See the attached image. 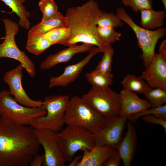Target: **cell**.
<instances>
[{
    "instance_id": "1",
    "label": "cell",
    "mask_w": 166,
    "mask_h": 166,
    "mask_svg": "<svg viewBox=\"0 0 166 166\" xmlns=\"http://www.w3.org/2000/svg\"><path fill=\"white\" fill-rule=\"evenodd\" d=\"M40 144L30 126L0 118V166H27Z\"/></svg>"
},
{
    "instance_id": "2",
    "label": "cell",
    "mask_w": 166,
    "mask_h": 166,
    "mask_svg": "<svg viewBox=\"0 0 166 166\" xmlns=\"http://www.w3.org/2000/svg\"><path fill=\"white\" fill-rule=\"evenodd\" d=\"M101 11L94 0L68 8L65 17L71 35L65 46H73L79 42L90 44L99 47L103 53L112 48L111 45L103 41L97 32L96 22Z\"/></svg>"
},
{
    "instance_id": "3",
    "label": "cell",
    "mask_w": 166,
    "mask_h": 166,
    "mask_svg": "<svg viewBox=\"0 0 166 166\" xmlns=\"http://www.w3.org/2000/svg\"><path fill=\"white\" fill-rule=\"evenodd\" d=\"M116 14L122 21L126 23L134 32L137 39V45L141 50L140 58L145 68L150 63L155 55V49L158 40L166 34V29L161 27L155 30H149L137 25L127 13L125 9L119 7Z\"/></svg>"
},
{
    "instance_id": "4",
    "label": "cell",
    "mask_w": 166,
    "mask_h": 166,
    "mask_svg": "<svg viewBox=\"0 0 166 166\" xmlns=\"http://www.w3.org/2000/svg\"><path fill=\"white\" fill-rule=\"evenodd\" d=\"M69 99L68 95L46 96L41 106L46 110L45 115L36 118L30 126L34 129L60 131L65 124V113Z\"/></svg>"
},
{
    "instance_id": "5",
    "label": "cell",
    "mask_w": 166,
    "mask_h": 166,
    "mask_svg": "<svg viewBox=\"0 0 166 166\" xmlns=\"http://www.w3.org/2000/svg\"><path fill=\"white\" fill-rule=\"evenodd\" d=\"M104 118L82 98L69 99L64 116L65 124L84 128L93 133Z\"/></svg>"
},
{
    "instance_id": "6",
    "label": "cell",
    "mask_w": 166,
    "mask_h": 166,
    "mask_svg": "<svg viewBox=\"0 0 166 166\" xmlns=\"http://www.w3.org/2000/svg\"><path fill=\"white\" fill-rule=\"evenodd\" d=\"M42 106L30 108L22 105L15 100L9 90L0 92V116L19 124L28 126L36 118L45 115Z\"/></svg>"
},
{
    "instance_id": "7",
    "label": "cell",
    "mask_w": 166,
    "mask_h": 166,
    "mask_svg": "<svg viewBox=\"0 0 166 166\" xmlns=\"http://www.w3.org/2000/svg\"><path fill=\"white\" fill-rule=\"evenodd\" d=\"M81 98L104 118L119 116L121 108L120 93L109 87L92 86Z\"/></svg>"
},
{
    "instance_id": "8",
    "label": "cell",
    "mask_w": 166,
    "mask_h": 166,
    "mask_svg": "<svg viewBox=\"0 0 166 166\" xmlns=\"http://www.w3.org/2000/svg\"><path fill=\"white\" fill-rule=\"evenodd\" d=\"M62 146L66 160L70 162L79 150H90L96 145L93 133L78 126L67 125L57 132Z\"/></svg>"
},
{
    "instance_id": "9",
    "label": "cell",
    "mask_w": 166,
    "mask_h": 166,
    "mask_svg": "<svg viewBox=\"0 0 166 166\" xmlns=\"http://www.w3.org/2000/svg\"><path fill=\"white\" fill-rule=\"evenodd\" d=\"M2 21L5 26V36L3 42L0 43V59L9 58L19 61L28 75L34 77L36 74L34 64L24 52L20 50L15 42V36L19 29L18 24L7 18L3 19Z\"/></svg>"
},
{
    "instance_id": "10",
    "label": "cell",
    "mask_w": 166,
    "mask_h": 166,
    "mask_svg": "<svg viewBox=\"0 0 166 166\" xmlns=\"http://www.w3.org/2000/svg\"><path fill=\"white\" fill-rule=\"evenodd\" d=\"M35 135L44 150V166H64L66 161L57 132L46 129H34Z\"/></svg>"
},
{
    "instance_id": "11",
    "label": "cell",
    "mask_w": 166,
    "mask_h": 166,
    "mask_svg": "<svg viewBox=\"0 0 166 166\" xmlns=\"http://www.w3.org/2000/svg\"><path fill=\"white\" fill-rule=\"evenodd\" d=\"M128 117L104 118L93 133L96 145L111 146L116 149L121 139Z\"/></svg>"
},
{
    "instance_id": "12",
    "label": "cell",
    "mask_w": 166,
    "mask_h": 166,
    "mask_svg": "<svg viewBox=\"0 0 166 166\" xmlns=\"http://www.w3.org/2000/svg\"><path fill=\"white\" fill-rule=\"evenodd\" d=\"M23 69V65L20 63L15 68L7 71L3 77V81L9 86L10 93L18 103L28 107H41L42 101L30 98L22 87V81Z\"/></svg>"
},
{
    "instance_id": "13",
    "label": "cell",
    "mask_w": 166,
    "mask_h": 166,
    "mask_svg": "<svg viewBox=\"0 0 166 166\" xmlns=\"http://www.w3.org/2000/svg\"><path fill=\"white\" fill-rule=\"evenodd\" d=\"M100 52H102L101 50L99 47L94 46L83 59L75 64L66 66L63 72L60 75L51 77L49 81V88L55 86L65 87L74 81L92 57Z\"/></svg>"
},
{
    "instance_id": "14",
    "label": "cell",
    "mask_w": 166,
    "mask_h": 166,
    "mask_svg": "<svg viewBox=\"0 0 166 166\" xmlns=\"http://www.w3.org/2000/svg\"><path fill=\"white\" fill-rule=\"evenodd\" d=\"M140 76L151 87L166 90V61L156 54Z\"/></svg>"
},
{
    "instance_id": "15",
    "label": "cell",
    "mask_w": 166,
    "mask_h": 166,
    "mask_svg": "<svg viewBox=\"0 0 166 166\" xmlns=\"http://www.w3.org/2000/svg\"><path fill=\"white\" fill-rule=\"evenodd\" d=\"M94 47L93 45L86 43L68 47L48 55L41 63L40 67L43 70L50 69L59 63L69 62L77 54L89 52Z\"/></svg>"
},
{
    "instance_id": "16",
    "label": "cell",
    "mask_w": 166,
    "mask_h": 166,
    "mask_svg": "<svg viewBox=\"0 0 166 166\" xmlns=\"http://www.w3.org/2000/svg\"><path fill=\"white\" fill-rule=\"evenodd\" d=\"M119 93L121 99L120 116L128 117L151 107L148 101L140 98L135 92L123 89Z\"/></svg>"
},
{
    "instance_id": "17",
    "label": "cell",
    "mask_w": 166,
    "mask_h": 166,
    "mask_svg": "<svg viewBox=\"0 0 166 166\" xmlns=\"http://www.w3.org/2000/svg\"><path fill=\"white\" fill-rule=\"evenodd\" d=\"M127 130L124 136L116 148L124 166H131L137 144L136 132L135 126L129 121L127 123Z\"/></svg>"
},
{
    "instance_id": "18",
    "label": "cell",
    "mask_w": 166,
    "mask_h": 166,
    "mask_svg": "<svg viewBox=\"0 0 166 166\" xmlns=\"http://www.w3.org/2000/svg\"><path fill=\"white\" fill-rule=\"evenodd\" d=\"M81 160L76 166H102L104 162L117 150L109 145H96L92 149H83Z\"/></svg>"
},
{
    "instance_id": "19",
    "label": "cell",
    "mask_w": 166,
    "mask_h": 166,
    "mask_svg": "<svg viewBox=\"0 0 166 166\" xmlns=\"http://www.w3.org/2000/svg\"><path fill=\"white\" fill-rule=\"evenodd\" d=\"M140 12L141 27L151 30L162 27L166 16L165 10L156 11L152 8L144 10Z\"/></svg>"
},
{
    "instance_id": "20",
    "label": "cell",
    "mask_w": 166,
    "mask_h": 166,
    "mask_svg": "<svg viewBox=\"0 0 166 166\" xmlns=\"http://www.w3.org/2000/svg\"><path fill=\"white\" fill-rule=\"evenodd\" d=\"M65 16L61 13H58L54 16L45 21H42L33 26L28 33L43 35L56 28L67 26Z\"/></svg>"
},
{
    "instance_id": "21",
    "label": "cell",
    "mask_w": 166,
    "mask_h": 166,
    "mask_svg": "<svg viewBox=\"0 0 166 166\" xmlns=\"http://www.w3.org/2000/svg\"><path fill=\"white\" fill-rule=\"evenodd\" d=\"M2 1L12 10V12L17 14L19 17V24L22 27L26 29L30 28V22L28 18L30 13L23 5L25 0H0Z\"/></svg>"
},
{
    "instance_id": "22",
    "label": "cell",
    "mask_w": 166,
    "mask_h": 166,
    "mask_svg": "<svg viewBox=\"0 0 166 166\" xmlns=\"http://www.w3.org/2000/svg\"><path fill=\"white\" fill-rule=\"evenodd\" d=\"M52 45L51 42L42 35L28 34L26 49L33 54L38 55Z\"/></svg>"
},
{
    "instance_id": "23",
    "label": "cell",
    "mask_w": 166,
    "mask_h": 166,
    "mask_svg": "<svg viewBox=\"0 0 166 166\" xmlns=\"http://www.w3.org/2000/svg\"><path fill=\"white\" fill-rule=\"evenodd\" d=\"M121 84L124 89L143 94L150 87L140 76L136 77L131 74L127 75L121 81Z\"/></svg>"
},
{
    "instance_id": "24",
    "label": "cell",
    "mask_w": 166,
    "mask_h": 166,
    "mask_svg": "<svg viewBox=\"0 0 166 166\" xmlns=\"http://www.w3.org/2000/svg\"><path fill=\"white\" fill-rule=\"evenodd\" d=\"M85 77L92 86L101 88L109 87L113 82V75L111 73H103L94 70L85 74Z\"/></svg>"
},
{
    "instance_id": "25",
    "label": "cell",
    "mask_w": 166,
    "mask_h": 166,
    "mask_svg": "<svg viewBox=\"0 0 166 166\" xmlns=\"http://www.w3.org/2000/svg\"><path fill=\"white\" fill-rule=\"evenodd\" d=\"M53 45L61 44L64 45L69 39L71 31L67 26L54 29L42 35Z\"/></svg>"
},
{
    "instance_id": "26",
    "label": "cell",
    "mask_w": 166,
    "mask_h": 166,
    "mask_svg": "<svg viewBox=\"0 0 166 166\" xmlns=\"http://www.w3.org/2000/svg\"><path fill=\"white\" fill-rule=\"evenodd\" d=\"M143 94L152 107H160L166 102V90L162 89L150 87Z\"/></svg>"
},
{
    "instance_id": "27",
    "label": "cell",
    "mask_w": 166,
    "mask_h": 166,
    "mask_svg": "<svg viewBox=\"0 0 166 166\" xmlns=\"http://www.w3.org/2000/svg\"><path fill=\"white\" fill-rule=\"evenodd\" d=\"M97 26L110 27L114 28L123 26L124 23L114 13L101 11L97 20Z\"/></svg>"
},
{
    "instance_id": "28",
    "label": "cell",
    "mask_w": 166,
    "mask_h": 166,
    "mask_svg": "<svg viewBox=\"0 0 166 166\" xmlns=\"http://www.w3.org/2000/svg\"><path fill=\"white\" fill-rule=\"evenodd\" d=\"M98 35L105 43L111 44L119 41L121 36V33L116 31L114 28L110 27L97 26Z\"/></svg>"
},
{
    "instance_id": "29",
    "label": "cell",
    "mask_w": 166,
    "mask_h": 166,
    "mask_svg": "<svg viewBox=\"0 0 166 166\" xmlns=\"http://www.w3.org/2000/svg\"><path fill=\"white\" fill-rule=\"evenodd\" d=\"M148 114L153 115L156 117L166 120V105H162L156 108L151 107L143 111L128 117L127 119L131 122L136 123L140 117Z\"/></svg>"
},
{
    "instance_id": "30",
    "label": "cell",
    "mask_w": 166,
    "mask_h": 166,
    "mask_svg": "<svg viewBox=\"0 0 166 166\" xmlns=\"http://www.w3.org/2000/svg\"><path fill=\"white\" fill-rule=\"evenodd\" d=\"M38 6L43 14L42 21L54 16L58 12V6L54 0H40Z\"/></svg>"
},
{
    "instance_id": "31",
    "label": "cell",
    "mask_w": 166,
    "mask_h": 166,
    "mask_svg": "<svg viewBox=\"0 0 166 166\" xmlns=\"http://www.w3.org/2000/svg\"><path fill=\"white\" fill-rule=\"evenodd\" d=\"M114 50L112 48L103 53L102 57L94 70L103 73H111Z\"/></svg>"
},
{
    "instance_id": "32",
    "label": "cell",
    "mask_w": 166,
    "mask_h": 166,
    "mask_svg": "<svg viewBox=\"0 0 166 166\" xmlns=\"http://www.w3.org/2000/svg\"><path fill=\"white\" fill-rule=\"evenodd\" d=\"M121 2L125 6L131 7L136 13L152 8V0H121Z\"/></svg>"
},
{
    "instance_id": "33",
    "label": "cell",
    "mask_w": 166,
    "mask_h": 166,
    "mask_svg": "<svg viewBox=\"0 0 166 166\" xmlns=\"http://www.w3.org/2000/svg\"><path fill=\"white\" fill-rule=\"evenodd\" d=\"M142 119L147 122L161 125L164 128L166 133V120L160 118L152 114L144 115L142 117Z\"/></svg>"
},
{
    "instance_id": "34",
    "label": "cell",
    "mask_w": 166,
    "mask_h": 166,
    "mask_svg": "<svg viewBox=\"0 0 166 166\" xmlns=\"http://www.w3.org/2000/svg\"><path fill=\"white\" fill-rule=\"evenodd\" d=\"M121 160L117 150L104 162L102 166H119Z\"/></svg>"
},
{
    "instance_id": "35",
    "label": "cell",
    "mask_w": 166,
    "mask_h": 166,
    "mask_svg": "<svg viewBox=\"0 0 166 166\" xmlns=\"http://www.w3.org/2000/svg\"><path fill=\"white\" fill-rule=\"evenodd\" d=\"M44 159V153L41 155L37 153L33 156L29 164L30 166H41L42 165Z\"/></svg>"
},
{
    "instance_id": "36",
    "label": "cell",
    "mask_w": 166,
    "mask_h": 166,
    "mask_svg": "<svg viewBox=\"0 0 166 166\" xmlns=\"http://www.w3.org/2000/svg\"><path fill=\"white\" fill-rule=\"evenodd\" d=\"M163 59L166 61V40H164L161 43L158 53Z\"/></svg>"
},
{
    "instance_id": "37",
    "label": "cell",
    "mask_w": 166,
    "mask_h": 166,
    "mask_svg": "<svg viewBox=\"0 0 166 166\" xmlns=\"http://www.w3.org/2000/svg\"><path fill=\"white\" fill-rule=\"evenodd\" d=\"M82 156H79L73 157L72 160L70 162L69 165V166H76V165L79 161V160L81 158Z\"/></svg>"
},
{
    "instance_id": "38",
    "label": "cell",
    "mask_w": 166,
    "mask_h": 166,
    "mask_svg": "<svg viewBox=\"0 0 166 166\" xmlns=\"http://www.w3.org/2000/svg\"><path fill=\"white\" fill-rule=\"evenodd\" d=\"M163 4L164 10L166 11V0H161Z\"/></svg>"
}]
</instances>
